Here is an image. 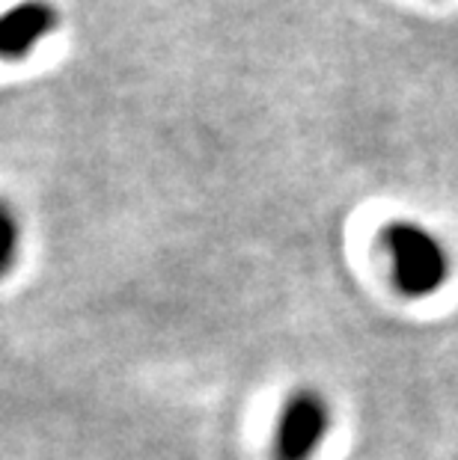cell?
<instances>
[{
	"label": "cell",
	"mask_w": 458,
	"mask_h": 460,
	"mask_svg": "<svg viewBox=\"0 0 458 460\" xmlns=\"http://www.w3.org/2000/svg\"><path fill=\"white\" fill-rule=\"evenodd\" d=\"M330 430V407L313 389H301L283 404L274 428L277 460H313Z\"/></svg>",
	"instance_id": "cell-2"
},
{
	"label": "cell",
	"mask_w": 458,
	"mask_h": 460,
	"mask_svg": "<svg viewBox=\"0 0 458 460\" xmlns=\"http://www.w3.org/2000/svg\"><path fill=\"white\" fill-rule=\"evenodd\" d=\"M382 243L393 268V282L405 297H432L450 279V252L437 234L417 220H390Z\"/></svg>",
	"instance_id": "cell-1"
},
{
	"label": "cell",
	"mask_w": 458,
	"mask_h": 460,
	"mask_svg": "<svg viewBox=\"0 0 458 460\" xmlns=\"http://www.w3.org/2000/svg\"><path fill=\"white\" fill-rule=\"evenodd\" d=\"M60 9L54 0H18L0 18V57L4 63L27 60L48 36L60 31Z\"/></svg>",
	"instance_id": "cell-3"
}]
</instances>
